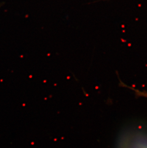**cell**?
Wrapping results in <instances>:
<instances>
[{
    "label": "cell",
    "instance_id": "7a4b0ae2",
    "mask_svg": "<svg viewBox=\"0 0 147 148\" xmlns=\"http://www.w3.org/2000/svg\"><path fill=\"white\" fill-rule=\"evenodd\" d=\"M144 95H145V96H146V97H147V94H144Z\"/></svg>",
    "mask_w": 147,
    "mask_h": 148
},
{
    "label": "cell",
    "instance_id": "6da1fadb",
    "mask_svg": "<svg viewBox=\"0 0 147 148\" xmlns=\"http://www.w3.org/2000/svg\"><path fill=\"white\" fill-rule=\"evenodd\" d=\"M128 148H147V144L145 142H140L139 143V142H136L132 143V144H131V146H129Z\"/></svg>",
    "mask_w": 147,
    "mask_h": 148
}]
</instances>
